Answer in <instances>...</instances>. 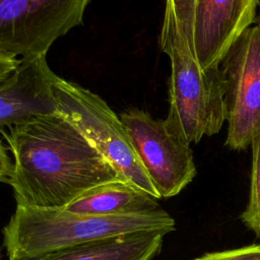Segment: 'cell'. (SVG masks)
I'll use <instances>...</instances> for the list:
<instances>
[{"mask_svg": "<svg viewBox=\"0 0 260 260\" xmlns=\"http://www.w3.org/2000/svg\"><path fill=\"white\" fill-rule=\"evenodd\" d=\"M2 129L13 155L10 185L16 204L64 208L88 190L123 180L110 162L58 113Z\"/></svg>", "mask_w": 260, "mask_h": 260, "instance_id": "6da1fadb", "label": "cell"}, {"mask_svg": "<svg viewBox=\"0 0 260 260\" xmlns=\"http://www.w3.org/2000/svg\"><path fill=\"white\" fill-rule=\"evenodd\" d=\"M174 230L175 220L162 208L141 214L92 215L16 204L2 235L7 260H26L91 241L141 232L167 235Z\"/></svg>", "mask_w": 260, "mask_h": 260, "instance_id": "7a4b0ae2", "label": "cell"}, {"mask_svg": "<svg viewBox=\"0 0 260 260\" xmlns=\"http://www.w3.org/2000/svg\"><path fill=\"white\" fill-rule=\"evenodd\" d=\"M159 46L171 62L167 127L188 144L219 132L225 121V78L220 65L201 68L171 22L162 21Z\"/></svg>", "mask_w": 260, "mask_h": 260, "instance_id": "3957f363", "label": "cell"}, {"mask_svg": "<svg viewBox=\"0 0 260 260\" xmlns=\"http://www.w3.org/2000/svg\"><path fill=\"white\" fill-rule=\"evenodd\" d=\"M53 90L57 113L81 132L124 181L159 199L120 116L96 93L58 75Z\"/></svg>", "mask_w": 260, "mask_h": 260, "instance_id": "277c9868", "label": "cell"}, {"mask_svg": "<svg viewBox=\"0 0 260 260\" xmlns=\"http://www.w3.org/2000/svg\"><path fill=\"white\" fill-rule=\"evenodd\" d=\"M92 0H0V53L47 55L53 43L78 26Z\"/></svg>", "mask_w": 260, "mask_h": 260, "instance_id": "5b68a950", "label": "cell"}, {"mask_svg": "<svg viewBox=\"0 0 260 260\" xmlns=\"http://www.w3.org/2000/svg\"><path fill=\"white\" fill-rule=\"evenodd\" d=\"M225 78V144L234 150L260 137V24L249 26L220 63Z\"/></svg>", "mask_w": 260, "mask_h": 260, "instance_id": "8992f818", "label": "cell"}, {"mask_svg": "<svg viewBox=\"0 0 260 260\" xmlns=\"http://www.w3.org/2000/svg\"><path fill=\"white\" fill-rule=\"evenodd\" d=\"M131 144L159 198L179 194L195 177L190 144L175 135L165 120L137 108L120 114Z\"/></svg>", "mask_w": 260, "mask_h": 260, "instance_id": "52a82bcc", "label": "cell"}, {"mask_svg": "<svg viewBox=\"0 0 260 260\" xmlns=\"http://www.w3.org/2000/svg\"><path fill=\"white\" fill-rule=\"evenodd\" d=\"M258 0H197L193 53L203 69L218 67L245 29L253 25Z\"/></svg>", "mask_w": 260, "mask_h": 260, "instance_id": "ba28073f", "label": "cell"}, {"mask_svg": "<svg viewBox=\"0 0 260 260\" xmlns=\"http://www.w3.org/2000/svg\"><path fill=\"white\" fill-rule=\"evenodd\" d=\"M56 77L46 55L20 58L16 70L0 83V129L34 116L56 114Z\"/></svg>", "mask_w": 260, "mask_h": 260, "instance_id": "9c48e42d", "label": "cell"}, {"mask_svg": "<svg viewBox=\"0 0 260 260\" xmlns=\"http://www.w3.org/2000/svg\"><path fill=\"white\" fill-rule=\"evenodd\" d=\"M159 232L127 234L51 251L26 260H151L160 250Z\"/></svg>", "mask_w": 260, "mask_h": 260, "instance_id": "30bf717a", "label": "cell"}, {"mask_svg": "<svg viewBox=\"0 0 260 260\" xmlns=\"http://www.w3.org/2000/svg\"><path fill=\"white\" fill-rule=\"evenodd\" d=\"M64 208L92 215L141 214L161 209L154 197L124 180L101 184Z\"/></svg>", "mask_w": 260, "mask_h": 260, "instance_id": "8fae6325", "label": "cell"}, {"mask_svg": "<svg viewBox=\"0 0 260 260\" xmlns=\"http://www.w3.org/2000/svg\"><path fill=\"white\" fill-rule=\"evenodd\" d=\"M252 169L248 204L241 218L260 238V137L252 143Z\"/></svg>", "mask_w": 260, "mask_h": 260, "instance_id": "7c38bea8", "label": "cell"}, {"mask_svg": "<svg viewBox=\"0 0 260 260\" xmlns=\"http://www.w3.org/2000/svg\"><path fill=\"white\" fill-rule=\"evenodd\" d=\"M197 0H166L164 21L171 22L193 53L194 20ZM195 57V56H194Z\"/></svg>", "mask_w": 260, "mask_h": 260, "instance_id": "4fadbf2b", "label": "cell"}, {"mask_svg": "<svg viewBox=\"0 0 260 260\" xmlns=\"http://www.w3.org/2000/svg\"><path fill=\"white\" fill-rule=\"evenodd\" d=\"M195 260H260V244L205 253Z\"/></svg>", "mask_w": 260, "mask_h": 260, "instance_id": "5bb4252c", "label": "cell"}, {"mask_svg": "<svg viewBox=\"0 0 260 260\" xmlns=\"http://www.w3.org/2000/svg\"><path fill=\"white\" fill-rule=\"evenodd\" d=\"M20 59L0 53V83L7 79L18 67Z\"/></svg>", "mask_w": 260, "mask_h": 260, "instance_id": "9a60e30c", "label": "cell"}, {"mask_svg": "<svg viewBox=\"0 0 260 260\" xmlns=\"http://www.w3.org/2000/svg\"><path fill=\"white\" fill-rule=\"evenodd\" d=\"M13 161L9 157L5 146L0 140V183H7L12 173Z\"/></svg>", "mask_w": 260, "mask_h": 260, "instance_id": "2e32d148", "label": "cell"}, {"mask_svg": "<svg viewBox=\"0 0 260 260\" xmlns=\"http://www.w3.org/2000/svg\"><path fill=\"white\" fill-rule=\"evenodd\" d=\"M257 22L260 24V15H259V17H258V19H257Z\"/></svg>", "mask_w": 260, "mask_h": 260, "instance_id": "e0dca14e", "label": "cell"}, {"mask_svg": "<svg viewBox=\"0 0 260 260\" xmlns=\"http://www.w3.org/2000/svg\"><path fill=\"white\" fill-rule=\"evenodd\" d=\"M0 260H1V256H0Z\"/></svg>", "mask_w": 260, "mask_h": 260, "instance_id": "ac0fdd59", "label": "cell"}]
</instances>
